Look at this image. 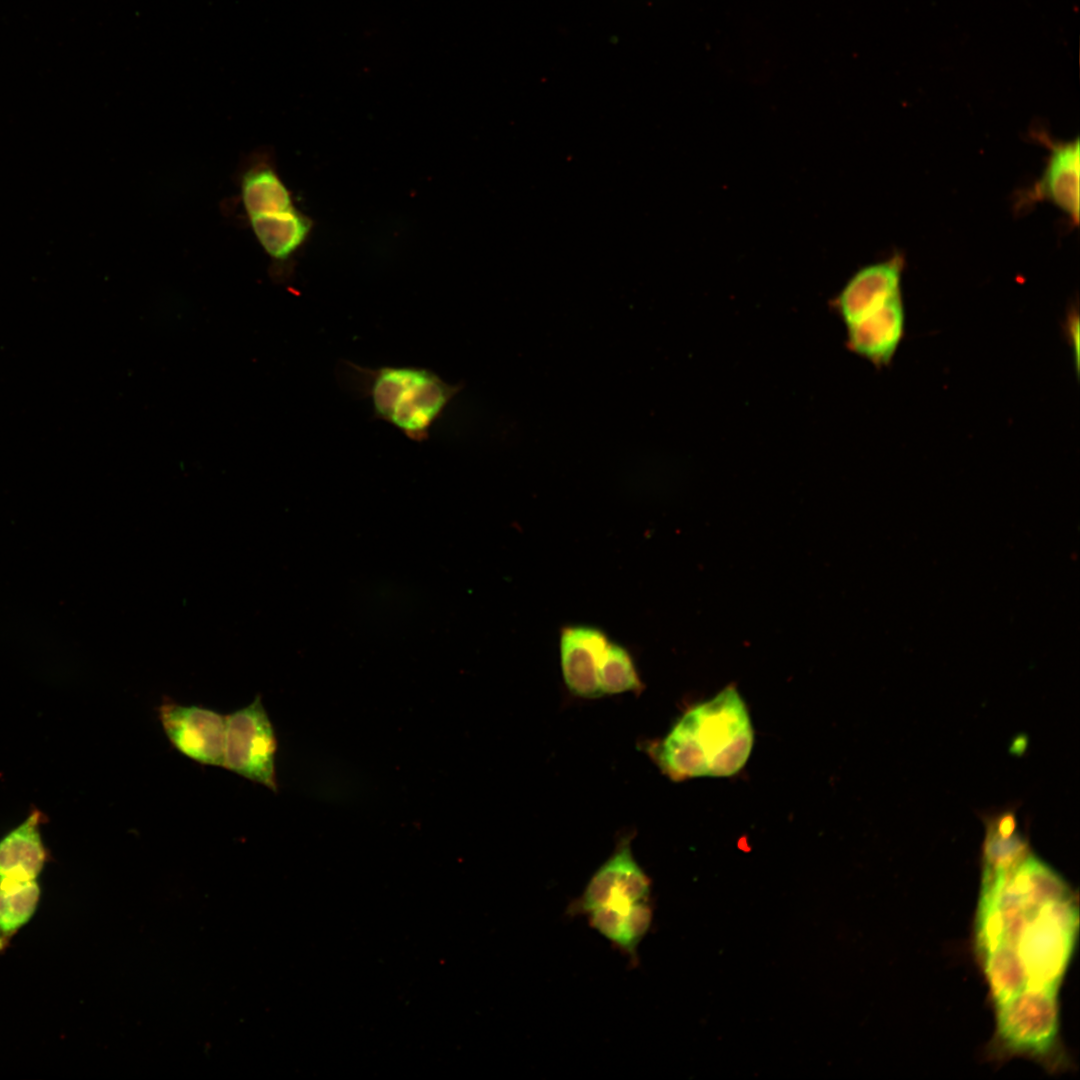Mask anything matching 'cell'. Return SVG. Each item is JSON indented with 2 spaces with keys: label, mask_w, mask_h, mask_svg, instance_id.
<instances>
[{
  "label": "cell",
  "mask_w": 1080,
  "mask_h": 1080,
  "mask_svg": "<svg viewBox=\"0 0 1080 1080\" xmlns=\"http://www.w3.org/2000/svg\"><path fill=\"white\" fill-rule=\"evenodd\" d=\"M41 813L34 810L0 840V878L36 880L47 851L40 834Z\"/></svg>",
  "instance_id": "obj_13"
},
{
  "label": "cell",
  "mask_w": 1080,
  "mask_h": 1080,
  "mask_svg": "<svg viewBox=\"0 0 1080 1080\" xmlns=\"http://www.w3.org/2000/svg\"><path fill=\"white\" fill-rule=\"evenodd\" d=\"M753 740L747 707L737 689L728 686L686 711L649 752L662 772L676 781L726 777L745 765Z\"/></svg>",
  "instance_id": "obj_2"
},
{
  "label": "cell",
  "mask_w": 1080,
  "mask_h": 1080,
  "mask_svg": "<svg viewBox=\"0 0 1080 1080\" xmlns=\"http://www.w3.org/2000/svg\"><path fill=\"white\" fill-rule=\"evenodd\" d=\"M846 328V344L851 352L877 369L889 366L905 336L906 311L902 295Z\"/></svg>",
  "instance_id": "obj_9"
},
{
  "label": "cell",
  "mask_w": 1080,
  "mask_h": 1080,
  "mask_svg": "<svg viewBox=\"0 0 1080 1080\" xmlns=\"http://www.w3.org/2000/svg\"><path fill=\"white\" fill-rule=\"evenodd\" d=\"M40 895L36 880L0 878V945L32 918Z\"/></svg>",
  "instance_id": "obj_15"
},
{
  "label": "cell",
  "mask_w": 1080,
  "mask_h": 1080,
  "mask_svg": "<svg viewBox=\"0 0 1080 1080\" xmlns=\"http://www.w3.org/2000/svg\"><path fill=\"white\" fill-rule=\"evenodd\" d=\"M589 923L599 934L636 960L637 948L652 922L648 901L590 911Z\"/></svg>",
  "instance_id": "obj_14"
},
{
  "label": "cell",
  "mask_w": 1080,
  "mask_h": 1080,
  "mask_svg": "<svg viewBox=\"0 0 1080 1080\" xmlns=\"http://www.w3.org/2000/svg\"><path fill=\"white\" fill-rule=\"evenodd\" d=\"M905 261L895 254L857 271L833 301V307L849 325L902 295Z\"/></svg>",
  "instance_id": "obj_7"
},
{
  "label": "cell",
  "mask_w": 1080,
  "mask_h": 1080,
  "mask_svg": "<svg viewBox=\"0 0 1080 1080\" xmlns=\"http://www.w3.org/2000/svg\"><path fill=\"white\" fill-rule=\"evenodd\" d=\"M1049 149L1042 176L1024 198L1026 202L1047 200L1072 221H1079L1080 144L1075 138L1053 140L1045 133L1036 135Z\"/></svg>",
  "instance_id": "obj_8"
},
{
  "label": "cell",
  "mask_w": 1080,
  "mask_h": 1080,
  "mask_svg": "<svg viewBox=\"0 0 1080 1080\" xmlns=\"http://www.w3.org/2000/svg\"><path fill=\"white\" fill-rule=\"evenodd\" d=\"M650 889V879L632 853L630 838H624L593 874L581 896L571 903L569 913L588 914L600 907L648 901Z\"/></svg>",
  "instance_id": "obj_6"
},
{
  "label": "cell",
  "mask_w": 1080,
  "mask_h": 1080,
  "mask_svg": "<svg viewBox=\"0 0 1080 1080\" xmlns=\"http://www.w3.org/2000/svg\"><path fill=\"white\" fill-rule=\"evenodd\" d=\"M598 681L602 695L639 692L643 687L628 650L612 641L600 658Z\"/></svg>",
  "instance_id": "obj_16"
},
{
  "label": "cell",
  "mask_w": 1080,
  "mask_h": 1080,
  "mask_svg": "<svg viewBox=\"0 0 1080 1080\" xmlns=\"http://www.w3.org/2000/svg\"><path fill=\"white\" fill-rule=\"evenodd\" d=\"M609 642L606 633L594 626L569 625L561 629L560 664L571 693L582 698L602 696L598 668Z\"/></svg>",
  "instance_id": "obj_11"
},
{
  "label": "cell",
  "mask_w": 1080,
  "mask_h": 1080,
  "mask_svg": "<svg viewBox=\"0 0 1080 1080\" xmlns=\"http://www.w3.org/2000/svg\"><path fill=\"white\" fill-rule=\"evenodd\" d=\"M237 185L245 218L273 215L296 207L268 151L252 152L242 161Z\"/></svg>",
  "instance_id": "obj_12"
},
{
  "label": "cell",
  "mask_w": 1080,
  "mask_h": 1080,
  "mask_svg": "<svg viewBox=\"0 0 1080 1080\" xmlns=\"http://www.w3.org/2000/svg\"><path fill=\"white\" fill-rule=\"evenodd\" d=\"M347 364L357 390L370 399L373 416L415 442L429 437L434 423L462 388L424 367Z\"/></svg>",
  "instance_id": "obj_3"
},
{
  "label": "cell",
  "mask_w": 1080,
  "mask_h": 1080,
  "mask_svg": "<svg viewBox=\"0 0 1080 1080\" xmlns=\"http://www.w3.org/2000/svg\"><path fill=\"white\" fill-rule=\"evenodd\" d=\"M1065 329H1066V336L1069 339V343L1072 345V350H1073L1074 356H1075L1074 361H1075V364H1076V369L1078 370V364H1079V362H1078L1079 361L1078 360L1079 359V352H1078L1079 351V345H1078V343H1079V337H1078V335H1079V317H1078V311L1077 310H1075V311L1071 310L1068 313L1067 318H1066V323H1065Z\"/></svg>",
  "instance_id": "obj_17"
},
{
  "label": "cell",
  "mask_w": 1080,
  "mask_h": 1080,
  "mask_svg": "<svg viewBox=\"0 0 1080 1080\" xmlns=\"http://www.w3.org/2000/svg\"><path fill=\"white\" fill-rule=\"evenodd\" d=\"M1078 925L1071 888L1033 851L982 868L975 945L998 1030L1029 1037L1059 1027L1058 992Z\"/></svg>",
  "instance_id": "obj_1"
},
{
  "label": "cell",
  "mask_w": 1080,
  "mask_h": 1080,
  "mask_svg": "<svg viewBox=\"0 0 1080 1080\" xmlns=\"http://www.w3.org/2000/svg\"><path fill=\"white\" fill-rule=\"evenodd\" d=\"M225 719L223 766L276 792L277 740L261 697Z\"/></svg>",
  "instance_id": "obj_4"
},
{
  "label": "cell",
  "mask_w": 1080,
  "mask_h": 1080,
  "mask_svg": "<svg viewBox=\"0 0 1080 1080\" xmlns=\"http://www.w3.org/2000/svg\"><path fill=\"white\" fill-rule=\"evenodd\" d=\"M249 229L270 259L273 279L285 281L295 257L310 237L313 221L297 207L267 216L246 218Z\"/></svg>",
  "instance_id": "obj_10"
},
{
  "label": "cell",
  "mask_w": 1080,
  "mask_h": 1080,
  "mask_svg": "<svg viewBox=\"0 0 1080 1080\" xmlns=\"http://www.w3.org/2000/svg\"><path fill=\"white\" fill-rule=\"evenodd\" d=\"M159 719L170 743L200 764L223 766L226 719L198 705H182L165 699Z\"/></svg>",
  "instance_id": "obj_5"
}]
</instances>
